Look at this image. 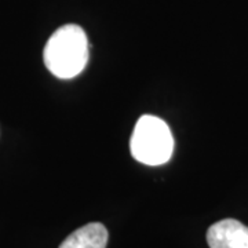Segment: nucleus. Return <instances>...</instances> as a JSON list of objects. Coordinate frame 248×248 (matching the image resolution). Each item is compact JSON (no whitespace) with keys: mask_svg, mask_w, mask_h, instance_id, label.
I'll use <instances>...</instances> for the list:
<instances>
[{"mask_svg":"<svg viewBox=\"0 0 248 248\" xmlns=\"http://www.w3.org/2000/svg\"><path fill=\"white\" fill-rule=\"evenodd\" d=\"M89 57L87 35L75 24L58 28L43 51L46 68L58 79H72L80 75L87 66Z\"/></svg>","mask_w":248,"mask_h":248,"instance_id":"1","label":"nucleus"},{"mask_svg":"<svg viewBox=\"0 0 248 248\" xmlns=\"http://www.w3.org/2000/svg\"><path fill=\"white\" fill-rule=\"evenodd\" d=\"M108 239L107 228L102 223L93 222L71 233L60 248H107Z\"/></svg>","mask_w":248,"mask_h":248,"instance_id":"4","label":"nucleus"},{"mask_svg":"<svg viewBox=\"0 0 248 248\" xmlns=\"http://www.w3.org/2000/svg\"><path fill=\"white\" fill-rule=\"evenodd\" d=\"M130 149L134 159L142 164L161 166L172 156L174 137L164 120L143 115L135 124Z\"/></svg>","mask_w":248,"mask_h":248,"instance_id":"2","label":"nucleus"},{"mask_svg":"<svg viewBox=\"0 0 248 248\" xmlns=\"http://www.w3.org/2000/svg\"><path fill=\"white\" fill-rule=\"evenodd\" d=\"M210 248H248V228L236 219H222L207 231Z\"/></svg>","mask_w":248,"mask_h":248,"instance_id":"3","label":"nucleus"}]
</instances>
